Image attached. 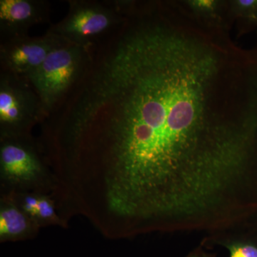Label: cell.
<instances>
[{
	"label": "cell",
	"mask_w": 257,
	"mask_h": 257,
	"mask_svg": "<svg viewBox=\"0 0 257 257\" xmlns=\"http://www.w3.org/2000/svg\"><path fill=\"white\" fill-rule=\"evenodd\" d=\"M60 121L74 192L112 215L199 219L257 182V47L147 2Z\"/></svg>",
	"instance_id": "cell-1"
},
{
	"label": "cell",
	"mask_w": 257,
	"mask_h": 257,
	"mask_svg": "<svg viewBox=\"0 0 257 257\" xmlns=\"http://www.w3.org/2000/svg\"><path fill=\"white\" fill-rule=\"evenodd\" d=\"M50 167L32 137L3 139L0 145V197L52 194Z\"/></svg>",
	"instance_id": "cell-2"
},
{
	"label": "cell",
	"mask_w": 257,
	"mask_h": 257,
	"mask_svg": "<svg viewBox=\"0 0 257 257\" xmlns=\"http://www.w3.org/2000/svg\"><path fill=\"white\" fill-rule=\"evenodd\" d=\"M84 56L82 45L64 40L27 77L43 110H49L75 82L82 72Z\"/></svg>",
	"instance_id": "cell-3"
},
{
	"label": "cell",
	"mask_w": 257,
	"mask_h": 257,
	"mask_svg": "<svg viewBox=\"0 0 257 257\" xmlns=\"http://www.w3.org/2000/svg\"><path fill=\"white\" fill-rule=\"evenodd\" d=\"M43 111L35 95L15 76L2 78L0 84V140L31 136Z\"/></svg>",
	"instance_id": "cell-4"
},
{
	"label": "cell",
	"mask_w": 257,
	"mask_h": 257,
	"mask_svg": "<svg viewBox=\"0 0 257 257\" xmlns=\"http://www.w3.org/2000/svg\"><path fill=\"white\" fill-rule=\"evenodd\" d=\"M64 41L60 37L20 38L2 49V62L13 76H25L38 68L56 47Z\"/></svg>",
	"instance_id": "cell-5"
},
{
	"label": "cell",
	"mask_w": 257,
	"mask_h": 257,
	"mask_svg": "<svg viewBox=\"0 0 257 257\" xmlns=\"http://www.w3.org/2000/svg\"><path fill=\"white\" fill-rule=\"evenodd\" d=\"M116 20V15L105 8L82 5L71 10L56 32L65 41L83 45L84 42L105 32Z\"/></svg>",
	"instance_id": "cell-6"
},
{
	"label": "cell",
	"mask_w": 257,
	"mask_h": 257,
	"mask_svg": "<svg viewBox=\"0 0 257 257\" xmlns=\"http://www.w3.org/2000/svg\"><path fill=\"white\" fill-rule=\"evenodd\" d=\"M40 229L13 198L0 197V242L32 239Z\"/></svg>",
	"instance_id": "cell-7"
},
{
	"label": "cell",
	"mask_w": 257,
	"mask_h": 257,
	"mask_svg": "<svg viewBox=\"0 0 257 257\" xmlns=\"http://www.w3.org/2000/svg\"><path fill=\"white\" fill-rule=\"evenodd\" d=\"M220 245L229 257H257V228L252 221L236 229L208 235L204 243Z\"/></svg>",
	"instance_id": "cell-8"
},
{
	"label": "cell",
	"mask_w": 257,
	"mask_h": 257,
	"mask_svg": "<svg viewBox=\"0 0 257 257\" xmlns=\"http://www.w3.org/2000/svg\"><path fill=\"white\" fill-rule=\"evenodd\" d=\"M184 8L197 20L209 28L230 32L229 0H181Z\"/></svg>",
	"instance_id": "cell-9"
},
{
	"label": "cell",
	"mask_w": 257,
	"mask_h": 257,
	"mask_svg": "<svg viewBox=\"0 0 257 257\" xmlns=\"http://www.w3.org/2000/svg\"><path fill=\"white\" fill-rule=\"evenodd\" d=\"M40 8L28 0H1L0 21L2 27L13 31L26 28L39 20Z\"/></svg>",
	"instance_id": "cell-10"
},
{
	"label": "cell",
	"mask_w": 257,
	"mask_h": 257,
	"mask_svg": "<svg viewBox=\"0 0 257 257\" xmlns=\"http://www.w3.org/2000/svg\"><path fill=\"white\" fill-rule=\"evenodd\" d=\"M229 10L237 38L257 30V0H229Z\"/></svg>",
	"instance_id": "cell-11"
},
{
	"label": "cell",
	"mask_w": 257,
	"mask_h": 257,
	"mask_svg": "<svg viewBox=\"0 0 257 257\" xmlns=\"http://www.w3.org/2000/svg\"><path fill=\"white\" fill-rule=\"evenodd\" d=\"M31 218L40 228L57 226L64 229L63 222L59 216L55 201L50 194H40L38 202Z\"/></svg>",
	"instance_id": "cell-12"
},
{
	"label": "cell",
	"mask_w": 257,
	"mask_h": 257,
	"mask_svg": "<svg viewBox=\"0 0 257 257\" xmlns=\"http://www.w3.org/2000/svg\"><path fill=\"white\" fill-rule=\"evenodd\" d=\"M187 257H214V255L207 252L202 247H199L192 251Z\"/></svg>",
	"instance_id": "cell-13"
},
{
	"label": "cell",
	"mask_w": 257,
	"mask_h": 257,
	"mask_svg": "<svg viewBox=\"0 0 257 257\" xmlns=\"http://www.w3.org/2000/svg\"><path fill=\"white\" fill-rule=\"evenodd\" d=\"M252 222L253 223V224H254L255 226H256V227L257 228V216L256 218H255L254 219H253V220L252 221Z\"/></svg>",
	"instance_id": "cell-14"
}]
</instances>
